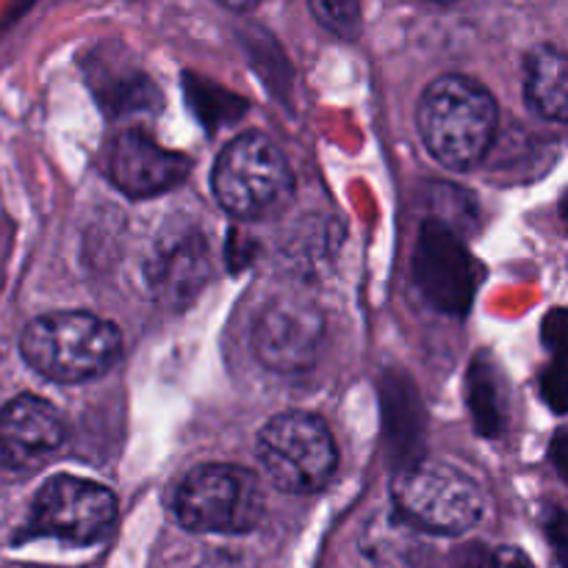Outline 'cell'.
Returning <instances> with one entry per match:
<instances>
[{"mask_svg": "<svg viewBox=\"0 0 568 568\" xmlns=\"http://www.w3.org/2000/svg\"><path fill=\"white\" fill-rule=\"evenodd\" d=\"M416 125L427 153L449 170H471L497 139L499 109L494 94L469 75H442L425 89Z\"/></svg>", "mask_w": 568, "mask_h": 568, "instance_id": "cell-1", "label": "cell"}, {"mask_svg": "<svg viewBox=\"0 0 568 568\" xmlns=\"http://www.w3.org/2000/svg\"><path fill=\"white\" fill-rule=\"evenodd\" d=\"M20 353L44 381L75 386L105 375L120 361L122 333L114 322L87 311H55L28 322Z\"/></svg>", "mask_w": 568, "mask_h": 568, "instance_id": "cell-2", "label": "cell"}, {"mask_svg": "<svg viewBox=\"0 0 568 568\" xmlns=\"http://www.w3.org/2000/svg\"><path fill=\"white\" fill-rule=\"evenodd\" d=\"M214 197L239 220L281 214L294 197V172L286 153L264 133H242L216 159L211 172Z\"/></svg>", "mask_w": 568, "mask_h": 568, "instance_id": "cell-3", "label": "cell"}, {"mask_svg": "<svg viewBox=\"0 0 568 568\" xmlns=\"http://www.w3.org/2000/svg\"><path fill=\"white\" fill-rule=\"evenodd\" d=\"M178 525L189 532H250L264 519V491L253 471L231 464H205L189 471L172 499Z\"/></svg>", "mask_w": 568, "mask_h": 568, "instance_id": "cell-4", "label": "cell"}, {"mask_svg": "<svg viewBox=\"0 0 568 568\" xmlns=\"http://www.w3.org/2000/svg\"><path fill=\"white\" fill-rule=\"evenodd\" d=\"M255 449L270 480L286 494L322 491L338 469L331 427L305 410L272 416L261 427Z\"/></svg>", "mask_w": 568, "mask_h": 568, "instance_id": "cell-5", "label": "cell"}, {"mask_svg": "<svg viewBox=\"0 0 568 568\" xmlns=\"http://www.w3.org/2000/svg\"><path fill=\"white\" fill-rule=\"evenodd\" d=\"M397 514L436 536H464L483 519V491L466 471L425 460L399 471L392 483Z\"/></svg>", "mask_w": 568, "mask_h": 568, "instance_id": "cell-6", "label": "cell"}, {"mask_svg": "<svg viewBox=\"0 0 568 568\" xmlns=\"http://www.w3.org/2000/svg\"><path fill=\"white\" fill-rule=\"evenodd\" d=\"M116 521V497L83 477H50L31 505L28 532L89 547L103 541Z\"/></svg>", "mask_w": 568, "mask_h": 568, "instance_id": "cell-7", "label": "cell"}, {"mask_svg": "<svg viewBox=\"0 0 568 568\" xmlns=\"http://www.w3.org/2000/svg\"><path fill=\"white\" fill-rule=\"evenodd\" d=\"M250 344L261 364L277 375L314 369L325 344V316L303 297H277L258 311Z\"/></svg>", "mask_w": 568, "mask_h": 568, "instance_id": "cell-8", "label": "cell"}, {"mask_svg": "<svg viewBox=\"0 0 568 568\" xmlns=\"http://www.w3.org/2000/svg\"><path fill=\"white\" fill-rule=\"evenodd\" d=\"M103 170L120 192L131 197H155L186 181L192 159L166 150L144 128H125L105 144Z\"/></svg>", "mask_w": 568, "mask_h": 568, "instance_id": "cell-9", "label": "cell"}, {"mask_svg": "<svg viewBox=\"0 0 568 568\" xmlns=\"http://www.w3.org/2000/svg\"><path fill=\"white\" fill-rule=\"evenodd\" d=\"M211 277L209 239L197 227H172L155 239L144 258V283L155 303L186 308Z\"/></svg>", "mask_w": 568, "mask_h": 568, "instance_id": "cell-10", "label": "cell"}, {"mask_svg": "<svg viewBox=\"0 0 568 568\" xmlns=\"http://www.w3.org/2000/svg\"><path fill=\"white\" fill-rule=\"evenodd\" d=\"M67 425L53 403L22 394L0 408V469L28 471L64 444Z\"/></svg>", "mask_w": 568, "mask_h": 568, "instance_id": "cell-11", "label": "cell"}, {"mask_svg": "<svg viewBox=\"0 0 568 568\" xmlns=\"http://www.w3.org/2000/svg\"><path fill=\"white\" fill-rule=\"evenodd\" d=\"M416 277L419 286L438 308L464 311L469 305L477 286L475 258L469 250L438 222H427L422 227L419 247H416Z\"/></svg>", "mask_w": 568, "mask_h": 568, "instance_id": "cell-12", "label": "cell"}, {"mask_svg": "<svg viewBox=\"0 0 568 568\" xmlns=\"http://www.w3.org/2000/svg\"><path fill=\"white\" fill-rule=\"evenodd\" d=\"M525 98L538 116L564 125L568 120V59L555 44H541L527 55Z\"/></svg>", "mask_w": 568, "mask_h": 568, "instance_id": "cell-13", "label": "cell"}, {"mask_svg": "<svg viewBox=\"0 0 568 568\" xmlns=\"http://www.w3.org/2000/svg\"><path fill=\"white\" fill-rule=\"evenodd\" d=\"M311 14L338 39H355L364 26L361 0H308Z\"/></svg>", "mask_w": 568, "mask_h": 568, "instance_id": "cell-14", "label": "cell"}, {"mask_svg": "<svg viewBox=\"0 0 568 568\" xmlns=\"http://www.w3.org/2000/svg\"><path fill=\"white\" fill-rule=\"evenodd\" d=\"M491 568H536V566H532V560L527 558L525 552H519V549L503 547L494 552Z\"/></svg>", "mask_w": 568, "mask_h": 568, "instance_id": "cell-15", "label": "cell"}, {"mask_svg": "<svg viewBox=\"0 0 568 568\" xmlns=\"http://www.w3.org/2000/svg\"><path fill=\"white\" fill-rule=\"evenodd\" d=\"M220 3L231 11H250L264 3V0H220Z\"/></svg>", "mask_w": 568, "mask_h": 568, "instance_id": "cell-16", "label": "cell"}, {"mask_svg": "<svg viewBox=\"0 0 568 568\" xmlns=\"http://www.w3.org/2000/svg\"><path fill=\"white\" fill-rule=\"evenodd\" d=\"M433 3H453V0H433Z\"/></svg>", "mask_w": 568, "mask_h": 568, "instance_id": "cell-17", "label": "cell"}]
</instances>
